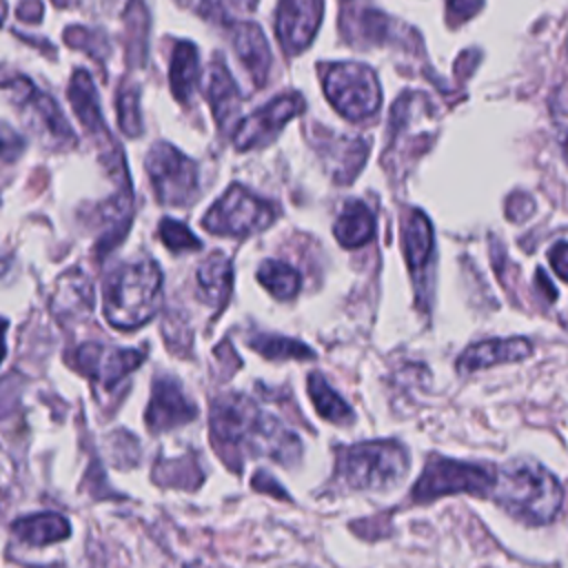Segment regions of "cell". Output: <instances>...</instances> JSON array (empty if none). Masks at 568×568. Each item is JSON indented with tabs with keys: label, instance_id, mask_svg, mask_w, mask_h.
<instances>
[{
	"label": "cell",
	"instance_id": "5b68a950",
	"mask_svg": "<svg viewBox=\"0 0 568 568\" xmlns=\"http://www.w3.org/2000/svg\"><path fill=\"white\" fill-rule=\"evenodd\" d=\"M497 473L481 464L455 462L446 457H433L426 462L424 473L413 486L415 501H430L442 495L470 493V495H493Z\"/></svg>",
	"mask_w": 568,
	"mask_h": 568
},
{
	"label": "cell",
	"instance_id": "484cf974",
	"mask_svg": "<svg viewBox=\"0 0 568 568\" xmlns=\"http://www.w3.org/2000/svg\"><path fill=\"white\" fill-rule=\"evenodd\" d=\"M118 122L120 129L129 135L135 138L142 131V118L138 109V91L135 89H124L118 95Z\"/></svg>",
	"mask_w": 568,
	"mask_h": 568
},
{
	"label": "cell",
	"instance_id": "4fadbf2b",
	"mask_svg": "<svg viewBox=\"0 0 568 568\" xmlns=\"http://www.w3.org/2000/svg\"><path fill=\"white\" fill-rule=\"evenodd\" d=\"M402 246L408 262V268L413 273L415 286H424V273L433 257V226L428 217L413 209L402 217Z\"/></svg>",
	"mask_w": 568,
	"mask_h": 568
},
{
	"label": "cell",
	"instance_id": "7a4b0ae2",
	"mask_svg": "<svg viewBox=\"0 0 568 568\" xmlns=\"http://www.w3.org/2000/svg\"><path fill=\"white\" fill-rule=\"evenodd\" d=\"M493 497L508 515L539 526L555 519L564 501V490L557 477L541 464L515 459L497 470Z\"/></svg>",
	"mask_w": 568,
	"mask_h": 568
},
{
	"label": "cell",
	"instance_id": "8992f818",
	"mask_svg": "<svg viewBox=\"0 0 568 568\" xmlns=\"http://www.w3.org/2000/svg\"><path fill=\"white\" fill-rule=\"evenodd\" d=\"M324 93L346 120L371 118L382 102V91L371 67L337 62L324 73Z\"/></svg>",
	"mask_w": 568,
	"mask_h": 568
},
{
	"label": "cell",
	"instance_id": "3957f363",
	"mask_svg": "<svg viewBox=\"0 0 568 568\" xmlns=\"http://www.w3.org/2000/svg\"><path fill=\"white\" fill-rule=\"evenodd\" d=\"M162 273L151 257L120 264L104 280V317L111 326L131 331L146 324L160 308Z\"/></svg>",
	"mask_w": 568,
	"mask_h": 568
},
{
	"label": "cell",
	"instance_id": "4316f807",
	"mask_svg": "<svg viewBox=\"0 0 568 568\" xmlns=\"http://www.w3.org/2000/svg\"><path fill=\"white\" fill-rule=\"evenodd\" d=\"M548 262L552 266V271L568 282V242H557L550 251H548Z\"/></svg>",
	"mask_w": 568,
	"mask_h": 568
},
{
	"label": "cell",
	"instance_id": "44dd1931",
	"mask_svg": "<svg viewBox=\"0 0 568 568\" xmlns=\"http://www.w3.org/2000/svg\"><path fill=\"white\" fill-rule=\"evenodd\" d=\"M197 78H200L197 49L191 42H180L173 51L171 71H169L173 95L180 102H189L193 89L197 87Z\"/></svg>",
	"mask_w": 568,
	"mask_h": 568
},
{
	"label": "cell",
	"instance_id": "e0dca14e",
	"mask_svg": "<svg viewBox=\"0 0 568 568\" xmlns=\"http://www.w3.org/2000/svg\"><path fill=\"white\" fill-rule=\"evenodd\" d=\"M69 521L58 513H40L20 517L11 524V532L20 544L27 546H47L69 537Z\"/></svg>",
	"mask_w": 568,
	"mask_h": 568
},
{
	"label": "cell",
	"instance_id": "6da1fadb",
	"mask_svg": "<svg viewBox=\"0 0 568 568\" xmlns=\"http://www.w3.org/2000/svg\"><path fill=\"white\" fill-rule=\"evenodd\" d=\"M211 437L217 453L235 466L244 455H264L277 464H293L302 453L295 433L240 393L213 402Z\"/></svg>",
	"mask_w": 568,
	"mask_h": 568
},
{
	"label": "cell",
	"instance_id": "603a6c76",
	"mask_svg": "<svg viewBox=\"0 0 568 568\" xmlns=\"http://www.w3.org/2000/svg\"><path fill=\"white\" fill-rule=\"evenodd\" d=\"M308 397L315 404V410L320 417L333 424H351L353 410L348 404L328 386V382L320 373L308 375Z\"/></svg>",
	"mask_w": 568,
	"mask_h": 568
},
{
	"label": "cell",
	"instance_id": "d6986e66",
	"mask_svg": "<svg viewBox=\"0 0 568 568\" xmlns=\"http://www.w3.org/2000/svg\"><path fill=\"white\" fill-rule=\"evenodd\" d=\"M375 217L371 209L359 200H348L337 215L335 237L344 248H357L373 237Z\"/></svg>",
	"mask_w": 568,
	"mask_h": 568
},
{
	"label": "cell",
	"instance_id": "ffe728a7",
	"mask_svg": "<svg viewBox=\"0 0 568 568\" xmlns=\"http://www.w3.org/2000/svg\"><path fill=\"white\" fill-rule=\"evenodd\" d=\"M69 100L73 104V111L78 115V120L82 122V126L89 133H100V135H109L104 131V120L100 113V102H98V93L95 87L91 82V78L84 71H75L71 87H69Z\"/></svg>",
	"mask_w": 568,
	"mask_h": 568
},
{
	"label": "cell",
	"instance_id": "cb8c5ba5",
	"mask_svg": "<svg viewBox=\"0 0 568 568\" xmlns=\"http://www.w3.org/2000/svg\"><path fill=\"white\" fill-rule=\"evenodd\" d=\"M246 344L268 359H313L315 357V353L306 344L293 337H282V335H253L246 339Z\"/></svg>",
	"mask_w": 568,
	"mask_h": 568
},
{
	"label": "cell",
	"instance_id": "7402d4cb",
	"mask_svg": "<svg viewBox=\"0 0 568 568\" xmlns=\"http://www.w3.org/2000/svg\"><path fill=\"white\" fill-rule=\"evenodd\" d=\"M257 280L275 300H282V302L293 300L302 286L300 271L280 260L262 262L257 268Z\"/></svg>",
	"mask_w": 568,
	"mask_h": 568
},
{
	"label": "cell",
	"instance_id": "277c9868",
	"mask_svg": "<svg viewBox=\"0 0 568 568\" xmlns=\"http://www.w3.org/2000/svg\"><path fill=\"white\" fill-rule=\"evenodd\" d=\"M408 450L397 442H364L339 453L337 477L357 490H382L408 473Z\"/></svg>",
	"mask_w": 568,
	"mask_h": 568
},
{
	"label": "cell",
	"instance_id": "83f0119b",
	"mask_svg": "<svg viewBox=\"0 0 568 568\" xmlns=\"http://www.w3.org/2000/svg\"><path fill=\"white\" fill-rule=\"evenodd\" d=\"M481 0H448V16L453 22L470 18L479 9Z\"/></svg>",
	"mask_w": 568,
	"mask_h": 568
},
{
	"label": "cell",
	"instance_id": "9c48e42d",
	"mask_svg": "<svg viewBox=\"0 0 568 568\" xmlns=\"http://www.w3.org/2000/svg\"><path fill=\"white\" fill-rule=\"evenodd\" d=\"M142 351L115 348L95 342L82 344L71 353V364L104 388H113L118 382H122L131 371L142 364Z\"/></svg>",
	"mask_w": 568,
	"mask_h": 568
},
{
	"label": "cell",
	"instance_id": "7c38bea8",
	"mask_svg": "<svg viewBox=\"0 0 568 568\" xmlns=\"http://www.w3.org/2000/svg\"><path fill=\"white\" fill-rule=\"evenodd\" d=\"M322 20V0H282L277 11V38L286 53H300L311 44Z\"/></svg>",
	"mask_w": 568,
	"mask_h": 568
},
{
	"label": "cell",
	"instance_id": "52a82bcc",
	"mask_svg": "<svg viewBox=\"0 0 568 568\" xmlns=\"http://www.w3.org/2000/svg\"><path fill=\"white\" fill-rule=\"evenodd\" d=\"M277 217V209L264 200L253 195L248 189L233 184L204 215L202 226L217 235L244 237L271 226Z\"/></svg>",
	"mask_w": 568,
	"mask_h": 568
},
{
	"label": "cell",
	"instance_id": "30bf717a",
	"mask_svg": "<svg viewBox=\"0 0 568 568\" xmlns=\"http://www.w3.org/2000/svg\"><path fill=\"white\" fill-rule=\"evenodd\" d=\"M304 109V100L297 93L277 95L248 118L240 122V126L233 131V144L237 151L264 146L275 140V135L282 131V126L295 118Z\"/></svg>",
	"mask_w": 568,
	"mask_h": 568
},
{
	"label": "cell",
	"instance_id": "ba28073f",
	"mask_svg": "<svg viewBox=\"0 0 568 568\" xmlns=\"http://www.w3.org/2000/svg\"><path fill=\"white\" fill-rule=\"evenodd\" d=\"M155 197L169 206H184L197 195V166L169 142H155L144 160Z\"/></svg>",
	"mask_w": 568,
	"mask_h": 568
},
{
	"label": "cell",
	"instance_id": "f1b7e54d",
	"mask_svg": "<svg viewBox=\"0 0 568 568\" xmlns=\"http://www.w3.org/2000/svg\"><path fill=\"white\" fill-rule=\"evenodd\" d=\"M566 158H568V142H566Z\"/></svg>",
	"mask_w": 568,
	"mask_h": 568
},
{
	"label": "cell",
	"instance_id": "8fae6325",
	"mask_svg": "<svg viewBox=\"0 0 568 568\" xmlns=\"http://www.w3.org/2000/svg\"><path fill=\"white\" fill-rule=\"evenodd\" d=\"M197 415V408L186 399L180 384L173 377H155L144 422L151 433H162L182 424H189Z\"/></svg>",
	"mask_w": 568,
	"mask_h": 568
},
{
	"label": "cell",
	"instance_id": "ac0fdd59",
	"mask_svg": "<svg viewBox=\"0 0 568 568\" xmlns=\"http://www.w3.org/2000/svg\"><path fill=\"white\" fill-rule=\"evenodd\" d=\"M233 268L224 253H211L197 268V295L206 304L222 306L231 293Z\"/></svg>",
	"mask_w": 568,
	"mask_h": 568
},
{
	"label": "cell",
	"instance_id": "d4e9b609",
	"mask_svg": "<svg viewBox=\"0 0 568 568\" xmlns=\"http://www.w3.org/2000/svg\"><path fill=\"white\" fill-rule=\"evenodd\" d=\"M160 240L171 251H197L202 246V242L189 231L184 222L171 217H164L160 222Z\"/></svg>",
	"mask_w": 568,
	"mask_h": 568
},
{
	"label": "cell",
	"instance_id": "5bb4252c",
	"mask_svg": "<svg viewBox=\"0 0 568 568\" xmlns=\"http://www.w3.org/2000/svg\"><path fill=\"white\" fill-rule=\"evenodd\" d=\"M532 346L526 337H508V339H484L473 346H468L459 359L457 371L459 373H473L479 368H488L495 364L506 362H519L530 355Z\"/></svg>",
	"mask_w": 568,
	"mask_h": 568
},
{
	"label": "cell",
	"instance_id": "9a60e30c",
	"mask_svg": "<svg viewBox=\"0 0 568 568\" xmlns=\"http://www.w3.org/2000/svg\"><path fill=\"white\" fill-rule=\"evenodd\" d=\"M233 47L246 71L251 73L255 87H262L268 75L271 51L264 33L257 24H237L233 31Z\"/></svg>",
	"mask_w": 568,
	"mask_h": 568
},
{
	"label": "cell",
	"instance_id": "2e32d148",
	"mask_svg": "<svg viewBox=\"0 0 568 568\" xmlns=\"http://www.w3.org/2000/svg\"><path fill=\"white\" fill-rule=\"evenodd\" d=\"M206 95H209V102H211V109H213L217 126L222 131L229 129V124H233L237 113H240L242 98H240L237 84L233 82L231 73L226 71V67L220 60L215 64H211Z\"/></svg>",
	"mask_w": 568,
	"mask_h": 568
}]
</instances>
